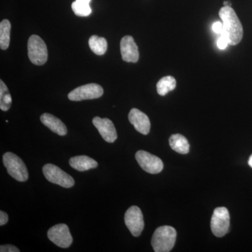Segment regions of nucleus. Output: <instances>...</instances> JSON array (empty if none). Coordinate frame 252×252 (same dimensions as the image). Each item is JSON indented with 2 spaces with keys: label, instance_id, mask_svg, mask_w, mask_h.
Segmentation results:
<instances>
[{
  "label": "nucleus",
  "instance_id": "12",
  "mask_svg": "<svg viewBox=\"0 0 252 252\" xmlns=\"http://www.w3.org/2000/svg\"><path fill=\"white\" fill-rule=\"evenodd\" d=\"M120 49L123 61L133 63L138 61V47L132 36L129 35L124 36L121 41Z\"/></svg>",
  "mask_w": 252,
  "mask_h": 252
},
{
  "label": "nucleus",
  "instance_id": "10",
  "mask_svg": "<svg viewBox=\"0 0 252 252\" xmlns=\"http://www.w3.org/2000/svg\"><path fill=\"white\" fill-rule=\"evenodd\" d=\"M47 235L49 240L60 248H69L73 242L69 228L64 223H61L51 227L48 231Z\"/></svg>",
  "mask_w": 252,
  "mask_h": 252
},
{
  "label": "nucleus",
  "instance_id": "14",
  "mask_svg": "<svg viewBox=\"0 0 252 252\" xmlns=\"http://www.w3.org/2000/svg\"><path fill=\"white\" fill-rule=\"evenodd\" d=\"M40 120L41 123L46 127H49L50 130L60 136L66 135L67 132V129L65 125L59 119L52 114L49 113H45L41 116Z\"/></svg>",
  "mask_w": 252,
  "mask_h": 252
},
{
  "label": "nucleus",
  "instance_id": "19",
  "mask_svg": "<svg viewBox=\"0 0 252 252\" xmlns=\"http://www.w3.org/2000/svg\"><path fill=\"white\" fill-rule=\"evenodd\" d=\"M11 23L9 20H3L0 23V48L2 50L8 49L10 42Z\"/></svg>",
  "mask_w": 252,
  "mask_h": 252
},
{
  "label": "nucleus",
  "instance_id": "24",
  "mask_svg": "<svg viewBox=\"0 0 252 252\" xmlns=\"http://www.w3.org/2000/svg\"><path fill=\"white\" fill-rule=\"evenodd\" d=\"M223 23H220V21H217L212 25V30L217 34H220V35L221 34L222 32H223Z\"/></svg>",
  "mask_w": 252,
  "mask_h": 252
},
{
  "label": "nucleus",
  "instance_id": "17",
  "mask_svg": "<svg viewBox=\"0 0 252 252\" xmlns=\"http://www.w3.org/2000/svg\"><path fill=\"white\" fill-rule=\"evenodd\" d=\"M89 44L91 51L98 56L104 55L107 51V41L104 37L93 35L89 39Z\"/></svg>",
  "mask_w": 252,
  "mask_h": 252
},
{
  "label": "nucleus",
  "instance_id": "16",
  "mask_svg": "<svg viewBox=\"0 0 252 252\" xmlns=\"http://www.w3.org/2000/svg\"><path fill=\"white\" fill-rule=\"evenodd\" d=\"M170 146L172 150L181 154H187L189 152L190 145L185 136L180 134H175L170 137Z\"/></svg>",
  "mask_w": 252,
  "mask_h": 252
},
{
  "label": "nucleus",
  "instance_id": "11",
  "mask_svg": "<svg viewBox=\"0 0 252 252\" xmlns=\"http://www.w3.org/2000/svg\"><path fill=\"white\" fill-rule=\"evenodd\" d=\"M93 124L97 129L102 138L109 143H113L117 139V132L115 126L109 119H101L98 117L93 119Z\"/></svg>",
  "mask_w": 252,
  "mask_h": 252
},
{
  "label": "nucleus",
  "instance_id": "25",
  "mask_svg": "<svg viewBox=\"0 0 252 252\" xmlns=\"http://www.w3.org/2000/svg\"><path fill=\"white\" fill-rule=\"evenodd\" d=\"M9 220V216L6 212L3 211H0V225L2 226L6 224Z\"/></svg>",
  "mask_w": 252,
  "mask_h": 252
},
{
  "label": "nucleus",
  "instance_id": "13",
  "mask_svg": "<svg viewBox=\"0 0 252 252\" xmlns=\"http://www.w3.org/2000/svg\"><path fill=\"white\" fill-rule=\"evenodd\" d=\"M129 122L135 130L143 135H147L150 131L151 124L149 117L137 109H132L128 114Z\"/></svg>",
  "mask_w": 252,
  "mask_h": 252
},
{
  "label": "nucleus",
  "instance_id": "27",
  "mask_svg": "<svg viewBox=\"0 0 252 252\" xmlns=\"http://www.w3.org/2000/svg\"><path fill=\"white\" fill-rule=\"evenodd\" d=\"M223 5L225 6H231V4H230V2L228 1H225L224 2H223Z\"/></svg>",
  "mask_w": 252,
  "mask_h": 252
},
{
  "label": "nucleus",
  "instance_id": "15",
  "mask_svg": "<svg viewBox=\"0 0 252 252\" xmlns=\"http://www.w3.org/2000/svg\"><path fill=\"white\" fill-rule=\"evenodd\" d=\"M69 165L77 171L84 172L98 166V163L87 156H77L69 159Z\"/></svg>",
  "mask_w": 252,
  "mask_h": 252
},
{
  "label": "nucleus",
  "instance_id": "22",
  "mask_svg": "<svg viewBox=\"0 0 252 252\" xmlns=\"http://www.w3.org/2000/svg\"><path fill=\"white\" fill-rule=\"evenodd\" d=\"M0 252H19L20 250H18L16 247L11 245H1L0 247Z\"/></svg>",
  "mask_w": 252,
  "mask_h": 252
},
{
  "label": "nucleus",
  "instance_id": "20",
  "mask_svg": "<svg viewBox=\"0 0 252 252\" xmlns=\"http://www.w3.org/2000/svg\"><path fill=\"white\" fill-rule=\"evenodd\" d=\"M91 0H76L72 4V9L74 14L81 17H86L92 12L90 6Z\"/></svg>",
  "mask_w": 252,
  "mask_h": 252
},
{
  "label": "nucleus",
  "instance_id": "6",
  "mask_svg": "<svg viewBox=\"0 0 252 252\" xmlns=\"http://www.w3.org/2000/svg\"><path fill=\"white\" fill-rule=\"evenodd\" d=\"M43 173L49 182L64 188H71L74 185V179L70 175L53 164H46L43 167Z\"/></svg>",
  "mask_w": 252,
  "mask_h": 252
},
{
  "label": "nucleus",
  "instance_id": "1",
  "mask_svg": "<svg viewBox=\"0 0 252 252\" xmlns=\"http://www.w3.org/2000/svg\"><path fill=\"white\" fill-rule=\"evenodd\" d=\"M220 16L223 26L220 36H224L229 45H237L243 39V28L236 13L230 6H224L220 9Z\"/></svg>",
  "mask_w": 252,
  "mask_h": 252
},
{
  "label": "nucleus",
  "instance_id": "8",
  "mask_svg": "<svg viewBox=\"0 0 252 252\" xmlns=\"http://www.w3.org/2000/svg\"><path fill=\"white\" fill-rule=\"evenodd\" d=\"M135 158L142 170L148 173L158 174L163 169L161 159L145 151H138L135 154Z\"/></svg>",
  "mask_w": 252,
  "mask_h": 252
},
{
  "label": "nucleus",
  "instance_id": "18",
  "mask_svg": "<svg viewBox=\"0 0 252 252\" xmlns=\"http://www.w3.org/2000/svg\"><path fill=\"white\" fill-rule=\"evenodd\" d=\"M177 82L175 78L172 76L162 77L157 83V89L158 94L161 96H165L170 91H173L176 88Z\"/></svg>",
  "mask_w": 252,
  "mask_h": 252
},
{
  "label": "nucleus",
  "instance_id": "26",
  "mask_svg": "<svg viewBox=\"0 0 252 252\" xmlns=\"http://www.w3.org/2000/svg\"><path fill=\"white\" fill-rule=\"evenodd\" d=\"M248 163L250 166L252 167V154L250 156V159H249Z\"/></svg>",
  "mask_w": 252,
  "mask_h": 252
},
{
  "label": "nucleus",
  "instance_id": "2",
  "mask_svg": "<svg viewBox=\"0 0 252 252\" xmlns=\"http://www.w3.org/2000/svg\"><path fill=\"white\" fill-rule=\"evenodd\" d=\"M177 231L173 227L162 225L154 232L152 245L154 252H168L175 246Z\"/></svg>",
  "mask_w": 252,
  "mask_h": 252
},
{
  "label": "nucleus",
  "instance_id": "23",
  "mask_svg": "<svg viewBox=\"0 0 252 252\" xmlns=\"http://www.w3.org/2000/svg\"><path fill=\"white\" fill-rule=\"evenodd\" d=\"M217 44L219 49L223 50L225 49V48L228 46V42L224 36H220V37L219 38L218 40H217Z\"/></svg>",
  "mask_w": 252,
  "mask_h": 252
},
{
  "label": "nucleus",
  "instance_id": "3",
  "mask_svg": "<svg viewBox=\"0 0 252 252\" xmlns=\"http://www.w3.org/2000/svg\"><path fill=\"white\" fill-rule=\"evenodd\" d=\"M3 163L13 178L18 182H26L28 179L27 167L24 162L16 154L6 152L3 156Z\"/></svg>",
  "mask_w": 252,
  "mask_h": 252
},
{
  "label": "nucleus",
  "instance_id": "5",
  "mask_svg": "<svg viewBox=\"0 0 252 252\" xmlns=\"http://www.w3.org/2000/svg\"><path fill=\"white\" fill-rule=\"evenodd\" d=\"M210 225L212 233L218 238H221L228 233L230 226V215L227 208L220 207L214 210Z\"/></svg>",
  "mask_w": 252,
  "mask_h": 252
},
{
  "label": "nucleus",
  "instance_id": "4",
  "mask_svg": "<svg viewBox=\"0 0 252 252\" xmlns=\"http://www.w3.org/2000/svg\"><path fill=\"white\" fill-rule=\"evenodd\" d=\"M28 57L36 65L45 64L48 60V50L45 42L40 36L33 34L28 43Z\"/></svg>",
  "mask_w": 252,
  "mask_h": 252
},
{
  "label": "nucleus",
  "instance_id": "7",
  "mask_svg": "<svg viewBox=\"0 0 252 252\" xmlns=\"http://www.w3.org/2000/svg\"><path fill=\"white\" fill-rule=\"evenodd\" d=\"M104 94L102 86L97 84H89L81 86L71 91L68 98L72 101H82L85 99H97Z\"/></svg>",
  "mask_w": 252,
  "mask_h": 252
},
{
  "label": "nucleus",
  "instance_id": "9",
  "mask_svg": "<svg viewBox=\"0 0 252 252\" xmlns=\"http://www.w3.org/2000/svg\"><path fill=\"white\" fill-rule=\"evenodd\" d=\"M125 223L134 237L140 236L144 229L143 215L140 207H130L125 214Z\"/></svg>",
  "mask_w": 252,
  "mask_h": 252
},
{
  "label": "nucleus",
  "instance_id": "21",
  "mask_svg": "<svg viewBox=\"0 0 252 252\" xmlns=\"http://www.w3.org/2000/svg\"><path fill=\"white\" fill-rule=\"evenodd\" d=\"M12 104V98L9 89L2 80L0 81V109L2 111L9 110Z\"/></svg>",
  "mask_w": 252,
  "mask_h": 252
}]
</instances>
